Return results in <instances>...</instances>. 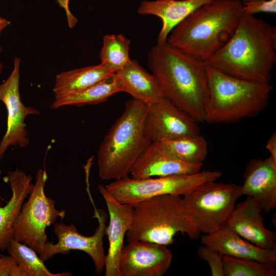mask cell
<instances>
[{
	"mask_svg": "<svg viewBox=\"0 0 276 276\" xmlns=\"http://www.w3.org/2000/svg\"><path fill=\"white\" fill-rule=\"evenodd\" d=\"M200 242L222 255L274 265L276 263V249L258 247L243 239L225 224L211 234L202 235Z\"/></svg>",
	"mask_w": 276,
	"mask_h": 276,
	"instance_id": "cell-18",
	"label": "cell"
},
{
	"mask_svg": "<svg viewBox=\"0 0 276 276\" xmlns=\"http://www.w3.org/2000/svg\"><path fill=\"white\" fill-rule=\"evenodd\" d=\"M130 40L121 34L105 35L100 52L101 62L116 72L130 60Z\"/></svg>",
	"mask_w": 276,
	"mask_h": 276,
	"instance_id": "cell-26",
	"label": "cell"
},
{
	"mask_svg": "<svg viewBox=\"0 0 276 276\" xmlns=\"http://www.w3.org/2000/svg\"><path fill=\"white\" fill-rule=\"evenodd\" d=\"M275 50V27L243 12L231 38L205 64L241 79L269 83Z\"/></svg>",
	"mask_w": 276,
	"mask_h": 276,
	"instance_id": "cell-1",
	"label": "cell"
},
{
	"mask_svg": "<svg viewBox=\"0 0 276 276\" xmlns=\"http://www.w3.org/2000/svg\"><path fill=\"white\" fill-rule=\"evenodd\" d=\"M114 73L122 91L128 93L133 99L151 105L166 98L156 77L135 60L130 59Z\"/></svg>",
	"mask_w": 276,
	"mask_h": 276,
	"instance_id": "cell-20",
	"label": "cell"
},
{
	"mask_svg": "<svg viewBox=\"0 0 276 276\" xmlns=\"http://www.w3.org/2000/svg\"><path fill=\"white\" fill-rule=\"evenodd\" d=\"M219 171L204 170L193 174L133 179L128 175L105 186L107 191L121 203L134 205L145 199L163 195L183 196L197 186L216 181Z\"/></svg>",
	"mask_w": 276,
	"mask_h": 276,
	"instance_id": "cell-8",
	"label": "cell"
},
{
	"mask_svg": "<svg viewBox=\"0 0 276 276\" xmlns=\"http://www.w3.org/2000/svg\"><path fill=\"white\" fill-rule=\"evenodd\" d=\"M262 209L250 197L235 205L225 224L243 239L264 249H276V234L266 228Z\"/></svg>",
	"mask_w": 276,
	"mask_h": 276,
	"instance_id": "cell-15",
	"label": "cell"
},
{
	"mask_svg": "<svg viewBox=\"0 0 276 276\" xmlns=\"http://www.w3.org/2000/svg\"><path fill=\"white\" fill-rule=\"evenodd\" d=\"M0 276H27V275L12 256L2 255L0 261Z\"/></svg>",
	"mask_w": 276,
	"mask_h": 276,
	"instance_id": "cell-30",
	"label": "cell"
},
{
	"mask_svg": "<svg viewBox=\"0 0 276 276\" xmlns=\"http://www.w3.org/2000/svg\"><path fill=\"white\" fill-rule=\"evenodd\" d=\"M197 122L166 98L149 105L144 131L151 142L200 134Z\"/></svg>",
	"mask_w": 276,
	"mask_h": 276,
	"instance_id": "cell-12",
	"label": "cell"
},
{
	"mask_svg": "<svg viewBox=\"0 0 276 276\" xmlns=\"http://www.w3.org/2000/svg\"><path fill=\"white\" fill-rule=\"evenodd\" d=\"M6 250L22 268L27 276H69L71 272L58 273L51 272L46 267L44 261L37 256L31 247L16 240L11 239Z\"/></svg>",
	"mask_w": 276,
	"mask_h": 276,
	"instance_id": "cell-25",
	"label": "cell"
},
{
	"mask_svg": "<svg viewBox=\"0 0 276 276\" xmlns=\"http://www.w3.org/2000/svg\"><path fill=\"white\" fill-rule=\"evenodd\" d=\"M242 13L240 0H215L200 7L177 25L167 42L205 63L231 38Z\"/></svg>",
	"mask_w": 276,
	"mask_h": 276,
	"instance_id": "cell-3",
	"label": "cell"
},
{
	"mask_svg": "<svg viewBox=\"0 0 276 276\" xmlns=\"http://www.w3.org/2000/svg\"><path fill=\"white\" fill-rule=\"evenodd\" d=\"M10 24L8 20L0 17V36L3 31Z\"/></svg>",
	"mask_w": 276,
	"mask_h": 276,
	"instance_id": "cell-32",
	"label": "cell"
},
{
	"mask_svg": "<svg viewBox=\"0 0 276 276\" xmlns=\"http://www.w3.org/2000/svg\"><path fill=\"white\" fill-rule=\"evenodd\" d=\"M242 196L240 185L212 180L195 187L182 200L201 234H209L225 223Z\"/></svg>",
	"mask_w": 276,
	"mask_h": 276,
	"instance_id": "cell-9",
	"label": "cell"
},
{
	"mask_svg": "<svg viewBox=\"0 0 276 276\" xmlns=\"http://www.w3.org/2000/svg\"><path fill=\"white\" fill-rule=\"evenodd\" d=\"M197 254L209 264L212 276H223L222 255L203 244L198 247Z\"/></svg>",
	"mask_w": 276,
	"mask_h": 276,
	"instance_id": "cell-28",
	"label": "cell"
},
{
	"mask_svg": "<svg viewBox=\"0 0 276 276\" xmlns=\"http://www.w3.org/2000/svg\"><path fill=\"white\" fill-rule=\"evenodd\" d=\"M215 0H155L143 1L137 12L142 15H153L159 17L162 26L157 44L167 42L171 31L185 18L200 7Z\"/></svg>",
	"mask_w": 276,
	"mask_h": 276,
	"instance_id": "cell-19",
	"label": "cell"
},
{
	"mask_svg": "<svg viewBox=\"0 0 276 276\" xmlns=\"http://www.w3.org/2000/svg\"><path fill=\"white\" fill-rule=\"evenodd\" d=\"M175 158L190 164H202L208 152V143L201 134L159 141Z\"/></svg>",
	"mask_w": 276,
	"mask_h": 276,
	"instance_id": "cell-24",
	"label": "cell"
},
{
	"mask_svg": "<svg viewBox=\"0 0 276 276\" xmlns=\"http://www.w3.org/2000/svg\"><path fill=\"white\" fill-rule=\"evenodd\" d=\"M107 208L109 224L105 228L108 248L105 256V276H120L119 261L124 240L132 218L133 205L117 201L101 184L98 186Z\"/></svg>",
	"mask_w": 276,
	"mask_h": 276,
	"instance_id": "cell-14",
	"label": "cell"
},
{
	"mask_svg": "<svg viewBox=\"0 0 276 276\" xmlns=\"http://www.w3.org/2000/svg\"><path fill=\"white\" fill-rule=\"evenodd\" d=\"M121 88L114 73L100 82L82 90L70 93L55 99L51 107L97 104L106 101L114 94L121 92Z\"/></svg>",
	"mask_w": 276,
	"mask_h": 276,
	"instance_id": "cell-23",
	"label": "cell"
},
{
	"mask_svg": "<svg viewBox=\"0 0 276 276\" xmlns=\"http://www.w3.org/2000/svg\"><path fill=\"white\" fill-rule=\"evenodd\" d=\"M209 97L203 122L231 124L258 115L267 106L272 86L241 79L206 65Z\"/></svg>",
	"mask_w": 276,
	"mask_h": 276,
	"instance_id": "cell-5",
	"label": "cell"
},
{
	"mask_svg": "<svg viewBox=\"0 0 276 276\" xmlns=\"http://www.w3.org/2000/svg\"><path fill=\"white\" fill-rule=\"evenodd\" d=\"M149 105L135 99L126 102L122 115L109 129L97 152L102 180L128 175L137 158L152 143L144 131Z\"/></svg>",
	"mask_w": 276,
	"mask_h": 276,
	"instance_id": "cell-4",
	"label": "cell"
},
{
	"mask_svg": "<svg viewBox=\"0 0 276 276\" xmlns=\"http://www.w3.org/2000/svg\"><path fill=\"white\" fill-rule=\"evenodd\" d=\"M20 59L15 57L14 68L9 77L0 84V101L7 111L6 131L0 141V162L11 146L24 147L29 143L25 120L29 115L40 114L32 107L25 106L21 101L19 88Z\"/></svg>",
	"mask_w": 276,
	"mask_h": 276,
	"instance_id": "cell-11",
	"label": "cell"
},
{
	"mask_svg": "<svg viewBox=\"0 0 276 276\" xmlns=\"http://www.w3.org/2000/svg\"><path fill=\"white\" fill-rule=\"evenodd\" d=\"M243 12L252 15L259 12L276 13V0H257L242 2Z\"/></svg>",
	"mask_w": 276,
	"mask_h": 276,
	"instance_id": "cell-29",
	"label": "cell"
},
{
	"mask_svg": "<svg viewBox=\"0 0 276 276\" xmlns=\"http://www.w3.org/2000/svg\"><path fill=\"white\" fill-rule=\"evenodd\" d=\"M265 148L270 153V158L276 165V133L275 132L267 140Z\"/></svg>",
	"mask_w": 276,
	"mask_h": 276,
	"instance_id": "cell-31",
	"label": "cell"
},
{
	"mask_svg": "<svg viewBox=\"0 0 276 276\" xmlns=\"http://www.w3.org/2000/svg\"><path fill=\"white\" fill-rule=\"evenodd\" d=\"M167 246L145 241L128 242L120 256V276H163L173 259Z\"/></svg>",
	"mask_w": 276,
	"mask_h": 276,
	"instance_id": "cell-13",
	"label": "cell"
},
{
	"mask_svg": "<svg viewBox=\"0 0 276 276\" xmlns=\"http://www.w3.org/2000/svg\"><path fill=\"white\" fill-rule=\"evenodd\" d=\"M242 196L252 198L264 214L276 208V165L269 157L252 159L245 167Z\"/></svg>",
	"mask_w": 276,
	"mask_h": 276,
	"instance_id": "cell-17",
	"label": "cell"
},
{
	"mask_svg": "<svg viewBox=\"0 0 276 276\" xmlns=\"http://www.w3.org/2000/svg\"><path fill=\"white\" fill-rule=\"evenodd\" d=\"M223 276H275V265L222 255Z\"/></svg>",
	"mask_w": 276,
	"mask_h": 276,
	"instance_id": "cell-27",
	"label": "cell"
},
{
	"mask_svg": "<svg viewBox=\"0 0 276 276\" xmlns=\"http://www.w3.org/2000/svg\"><path fill=\"white\" fill-rule=\"evenodd\" d=\"M242 2H250V1H257V0H241Z\"/></svg>",
	"mask_w": 276,
	"mask_h": 276,
	"instance_id": "cell-34",
	"label": "cell"
},
{
	"mask_svg": "<svg viewBox=\"0 0 276 276\" xmlns=\"http://www.w3.org/2000/svg\"><path fill=\"white\" fill-rule=\"evenodd\" d=\"M179 233L191 240L201 234L184 206L182 197L163 195L133 205L132 221L125 237L127 242L145 241L168 246L173 244Z\"/></svg>",
	"mask_w": 276,
	"mask_h": 276,
	"instance_id": "cell-6",
	"label": "cell"
},
{
	"mask_svg": "<svg viewBox=\"0 0 276 276\" xmlns=\"http://www.w3.org/2000/svg\"><path fill=\"white\" fill-rule=\"evenodd\" d=\"M147 60L165 98L197 123L203 122L209 97L205 63L167 42L153 47Z\"/></svg>",
	"mask_w": 276,
	"mask_h": 276,
	"instance_id": "cell-2",
	"label": "cell"
},
{
	"mask_svg": "<svg viewBox=\"0 0 276 276\" xmlns=\"http://www.w3.org/2000/svg\"><path fill=\"white\" fill-rule=\"evenodd\" d=\"M2 50V48L1 47H0V54H1V52ZM3 68V65L2 63L0 61V75L2 73ZM0 102H1V101H0Z\"/></svg>",
	"mask_w": 276,
	"mask_h": 276,
	"instance_id": "cell-33",
	"label": "cell"
},
{
	"mask_svg": "<svg viewBox=\"0 0 276 276\" xmlns=\"http://www.w3.org/2000/svg\"><path fill=\"white\" fill-rule=\"evenodd\" d=\"M95 217L99 225L94 235L85 236L81 235L74 224L55 223L54 232L57 237L56 244L50 242L39 257L44 262L57 254H68L71 250L85 252L93 260L98 274H100L105 266V256L103 248V237L105 235L107 214L104 211L95 209Z\"/></svg>",
	"mask_w": 276,
	"mask_h": 276,
	"instance_id": "cell-10",
	"label": "cell"
},
{
	"mask_svg": "<svg viewBox=\"0 0 276 276\" xmlns=\"http://www.w3.org/2000/svg\"><path fill=\"white\" fill-rule=\"evenodd\" d=\"M113 73L105 64L91 65L63 72L55 78V99L87 88Z\"/></svg>",
	"mask_w": 276,
	"mask_h": 276,
	"instance_id": "cell-22",
	"label": "cell"
},
{
	"mask_svg": "<svg viewBox=\"0 0 276 276\" xmlns=\"http://www.w3.org/2000/svg\"><path fill=\"white\" fill-rule=\"evenodd\" d=\"M202 164L182 162L171 155L160 142H152L137 158L129 173L133 179L193 174L201 171Z\"/></svg>",
	"mask_w": 276,
	"mask_h": 276,
	"instance_id": "cell-16",
	"label": "cell"
},
{
	"mask_svg": "<svg viewBox=\"0 0 276 276\" xmlns=\"http://www.w3.org/2000/svg\"><path fill=\"white\" fill-rule=\"evenodd\" d=\"M4 179L11 188L12 196L4 206H1L0 201V250L2 251L8 247L13 224L33 187L31 183L32 176L18 169L9 172Z\"/></svg>",
	"mask_w": 276,
	"mask_h": 276,
	"instance_id": "cell-21",
	"label": "cell"
},
{
	"mask_svg": "<svg viewBox=\"0 0 276 276\" xmlns=\"http://www.w3.org/2000/svg\"><path fill=\"white\" fill-rule=\"evenodd\" d=\"M2 255L0 254V261H1Z\"/></svg>",
	"mask_w": 276,
	"mask_h": 276,
	"instance_id": "cell-35",
	"label": "cell"
},
{
	"mask_svg": "<svg viewBox=\"0 0 276 276\" xmlns=\"http://www.w3.org/2000/svg\"><path fill=\"white\" fill-rule=\"evenodd\" d=\"M47 179L46 170H38L35 185L11 229V239L26 244L39 256L49 243L46 228L54 224L58 218L62 221L66 214L64 210L56 209L55 201L45 195L44 189Z\"/></svg>",
	"mask_w": 276,
	"mask_h": 276,
	"instance_id": "cell-7",
	"label": "cell"
}]
</instances>
